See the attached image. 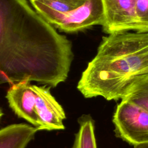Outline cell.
Instances as JSON below:
<instances>
[{
    "instance_id": "obj_1",
    "label": "cell",
    "mask_w": 148,
    "mask_h": 148,
    "mask_svg": "<svg viewBox=\"0 0 148 148\" xmlns=\"http://www.w3.org/2000/svg\"><path fill=\"white\" fill-rule=\"evenodd\" d=\"M72 60L71 42L26 0H0V85L28 80L56 87Z\"/></svg>"
},
{
    "instance_id": "obj_2",
    "label": "cell",
    "mask_w": 148,
    "mask_h": 148,
    "mask_svg": "<svg viewBox=\"0 0 148 148\" xmlns=\"http://www.w3.org/2000/svg\"><path fill=\"white\" fill-rule=\"evenodd\" d=\"M148 77V32L117 31L103 37L77 88L87 98H123Z\"/></svg>"
},
{
    "instance_id": "obj_3",
    "label": "cell",
    "mask_w": 148,
    "mask_h": 148,
    "mask_svg": "<svg viewBox=\"0 0 148 148\" xmlns=\"http://www.w3.org/2000/svg\"><path fill=\"white\" fill-rule=\"evenodd\" d=\"M35 10L58 29L73 32L102 25V0H29Z\"/></svg>"
},
{
    "instance_id": "obj_4",
    "label": "cell",
    "mask_w": 148,
    "mask_h": 148,
    "mask_svg": "<svg viewBox=\"0 0 148 148\" xmlns=\"http://www.w3.org/2000/svg\"><path fill=\"white\" fill-rule=\"evenodd\" d=\"M113 123L117 137L134 146L148 142V110L131 101L121 99Z\"/></svg>"
},
{
    "instance_id": "obj_5",
    "label": "cell",
    "mask_w": 148,
    "mask_h": 148,
    "mask_svg": "<svg viewBox=\"0 0 148 148\" xmlns=\"http://www.w3.org/2000/svg\"><path fill=\"white\" fill-rule=\"evenodd\" d=\"M35 108L40 126L38 130H64L66 116L64 109L50 92V87L34 84Z\"/></svg>"
},
{
    "instance_id": "obj_6",
    "label": "cell",
    "mask_w": 148,
    "mask_h": 148,
    "mask_svg": "<svg viewBox=\"0 0 148 148\" xmlns=\"http://www.w3.org/2000/svg\"><path fill=\"white\" fill-rule=\"evenodd\" d=\"M136 0H102L104 21L102 25L108 33L133 30L137 24Z\"/></svg>"
},
{
    "instance_id": "obj_7",
    "label": "cell",
    "mask_w": 148,
    "mask_h": 148,
    "mask_svg": "<svg viewBox=\"0 0 148 148\" xmlns=\"http://www.w3.org/2000/svg\"><path fill=\"white\" fill-rule=\"evenodd\" d=\"M30 82L23 80L13 83L7 91L6 98L10 108L18 117L25 119L38 130L40 123L36 112L35 92L34 84Z\"/></svg>"
},
{
    "instance_id": "obj_8",
    "label": "cell",
    "mask_w": 148,
    "mask_h": 148,
    "mask_svg": "<svg viewBox=\"0 0 148 148\" xmlns=\"http://www.w3.org/2000/svg\"><path fill=\"white\" fill-rule=\"evenodd\" d=\"M38 131L27 124H14L0 130V148H25Z\"/></svg>"
},
{
    "instance_id": "obj_9",
    "label": "cell",
    "mask_w": 148,
    "mask_h": 148,
    "mask_svg": "<svg viewBox=\"0 0 148 148\" xmlns=\"http://www.w3.org/2000/svg\"><path fill=\"white\" fill-rule=\"evenodd\" d=\"M79 125L72 148H97L92 119L89 116H84L80 119Z\"/></svg>"
},
{
    "instance_id": "obj_10",
    "label": "cell",
    "mask_w": 148,
    "mask_h": 148,
    "mask_svg": "<svg viewBox=\"0 0 148 148\" xmlns=\"http://www.w3.org/2000/svg\"><path fill=\"white\" fill-rule=\"evenodd\" d=\"M123 98L136 103L148 110V77L135 84Z\"/></svg>"
},
{
    "instance_id": "obj_11",
    "label": "cell",
    "mask_w": 148,
    "mask_h": 148,
    "mask_svg": "<svg viewBox=\"0 0 148 148\" xmlns=\"http://www.w3.org/2000/svg\"><path fill=\"white\" fill-rule=\"evenodd\" d=\"M135 12L137 24L133 30L148 25V0H136Z\"/></svg>"
},
{
    "instance_id": "obj_12",
    "label": "cell",
    "mask_w": 148,
    "mask_h": 148,
    "mask_svg": "<svg viewBox=\"0 0 148 148\" xmlns=\"http://www.w3.org/2000/svg\"><path fill=\"white\" fill-rule=\"evenodd\" d=\"M134 148H148V142L134 146Z\"/></svg>"
},
{
    "instance_id": "obj_13",
    "label": "cell",
    "mask_w": 148,
    "mask_h": 148,
    "mask_svg": "<svg viewBox=\"0 0 148 148\" xmlns=\"http://www.w3.org/2000/svg\"><path fill=\"white\" fill-rule=\"evenodd\" d=\"M136 31L139 32H148V25L141 27L139 28Z\"/></svg>"
},
{
    "instance_id": "obj_14",
    "label": "cell",
    "mask_w": 148,
    "mask_h": 148,
    "mask_svg": "<svg viewBox=\"0 0 148 148\" xmlns=\"http://www.w3.org/2000/svg\"><path fill=\"white\" fill-rule=\"evenodd\" d=\"M3 112H2V110H1V109L0 108V119H1V117H2V116H3Z\"/></svg>"
}]
</instances>
